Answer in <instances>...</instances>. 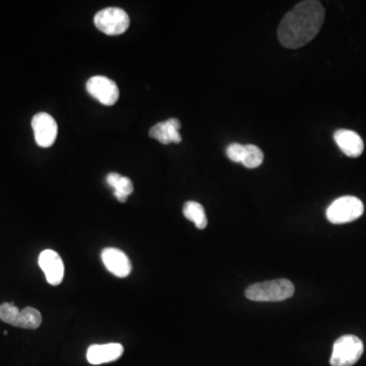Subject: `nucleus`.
Wrapping results in <instances>:
<instances>
[{"mask_svg":"<svg viewBox=\"0 0 366 366\" xmlns=\"http://www.w3.org/2000/svg\"><path fill=\"white\" fill-rule=\"evenodd\" d=\"M40 268L44 272L47 282L57 286L64 277V265L62 258L52 249H45L39 255Z\"/></svg>","mask_w":366,"mask_h":366,"instance_id":"8","label":"nucleus"},{"mask_svg":"<svg viewBox=\"0 0 366 366\" xmlns=\"http://www.w3.org/2000/svg\"><path fill=\"white\" fill-rule=\"evenodd\" d=\"M365 351L363 341L353 335L340 337L333 346L330 363L332 366H353Z\"/></svg>","mask_w":366,"mask_h":366,"instance_id":"3","label":"nucleus"},{"mask_svg":"<svg viewBox=\"0 0 366 366\" xmlns=\"http://www.w3.org/2000/svg\"><path fill=\"white\" fill-rule=\"evenodd\" d=\"M32 129L39 147H51L57 139V123L50 114L45 112L36 114L32 119Z\"/></svg>","mask_w":366,"mask_h":366,"instance_id":"7","label":"nucleus"},{"mask_svg":"<svg viewBox=\"0 0 366 366\" xmlns=\"http://www.w3.org/2000/svg\"><path fill=\"white\" fill-rule=\"evenodd\" d=\"M42 316L39 311L34 307H26L20 311L13 327L22 328V329L35 330L41 325Z\"/></svg>","mask_w":366,"mask_h":366,"instance_id":"15","label":"nucleus"},{"mask_svg":"<svg viewBox=\"0 0 366 366\" xmlns=\"http://www.w3.org/2000/svg\"><path fill=\"white\" fill-rule=\"evenodd\" d=\"M101 259L108 271L116 277H127L132 272V262L120 249L113 248L103 249Z\"/></svg>","mask_w":366,"mask_h":366,"instance_id":"9","label":"nucleus"},{"mask_svg":"<svg viewBox=\"0 0 366 366\" xmlns=\"http://www.w3.org/2000/svg\"><path fill=\"white\" fill-rule=\"evenodd\" d=\"M325 21V8L320 1L305 0L294 6L283 17L278 28L280 43L288 49H298L313 41Z\"/></svg>","mask_w":366,"mask_h":366,"instance_id":"1","label":"nucleus"},{"mask_svg":"<svg viewBox=\"0 0 366 366\" xmlns=\"http://www.w3.org/2000/svg\"><path fill=\"white\" fill-rule=\"evenodd\" d=\"M98 30L108 36H118L129 29V15L118 8H108L99 11L94 17Z\"/></svg>","mask_w":366,"mask_h":366,"instance_id":"5","label":"nucleus"},{"mask_svg":"<svg viewBox=\"0 0 366 366\" xmlns=\"http://www.w3.org/2000/svg\"><path fill=\"white\" fill-rule=\"evenodd\" d=\"M122 354L123 346L118 343L92 345L87 349V359L91 365H99L118 360Z\"/></svg>","mask_w":366,"mask_h":366,"instance_id":"11","label":"nucleus"},{"mask_svg":"<svg viewBox=\"0 0 366 366\" xmlns=\"http://www.w3.org/2000/svg\"><path fill=\"white\" fill-rule=\"evenodd\" d=\"M294 285L286 279L267 281L251 285L246 290V298L253 302H283L293 296Z\"/></svg>","mask_w":366,"mask_h":366,"instance_id":"2","label":"nucleus"},{"mask_svg":"<svg viewBox=\"0 0 366 366\" xmlns=\"http://www.w3.org/2000/svg\"><path fill=\"white\" fill-rule=\"evenodd\" d=\"M87 91L90 95L105 106H112L118 102L119 89L114 80L107 76H95L87 82Z\"/></svg>","mask_w":366,"mask_h":366,"instance_id":"6","label":"nucleus"},{"mask_svg":"<svg viewBox=\"0 0 366 366\" xmlns=\"http://www.w3.org/2000/svg\"><path fill=\"white\" fill-rule=\"evenodd\" d=\"M181 127V123L178 119L169 118L152 127L149 134L152 139L160 141L163 145L179 143L181 141V136L179 134Z\"/></svg>","mask_w":366,"mask_h":366,"instance_id":"12","label":"nucleus"},{"mask_svg":"<svg viewBox=\"0 0 366 366\" xmlns=\"http://www.w3.org/2000/svg\"><path fill=\"white\" fill-rule=\"evenodd\" d=\"M365 212V205L356 197H339L330 205L327 218L332 224H345L356 221Z\"/></svg>","mask_w":366,"mask_h":366,"instance_id":"4","label":"nucleus"},{"mask_svg":"<svg viewBox=\"0 0 366 366\" xmlns=\"http://www.w3.org/2000/svg\"><path fill=\"white\" fill-rule=\"evenodd\" d=\"M106 183L110 188H113L114 195L120 203H125L127 197L134 192V184L129 177L122 176L118 173H109Z\"/></svg>","mask_w":366,"mask_h":366,"instance_id":"13","label":"nucleus"},{"mask_svg":"<svg viewBox=\"0 0 366 366\" xmlns=\"http://www.w3.org/2000/svg\"><path fill=\"white\" fill-rule=\"evenodd\" d=\"M20 309L13 303H2L0 305V320L2 322L13 325L17 318Z\"/></svg>","mask_w":366,"mask_h":366,"instance_id":"17","label":"nucleus"},{"mask_svg":"<svg viewBox=\"0 0 366 366\" xmlns=\"http://www.w3.org/2000/svg\"><path fill=\"white\" fill-rule=\"evenodd\" d=\"M334 140L341 151L350 158L361 156L365 150L363 139L353 130L338 129L334 134Z\"/></svg>","mask_w":366,"mask_h":366,"instance_id":"10","label":"nucleus"},{"mask_svg":"<svg viewBox=\"0 0 366 366\" xmlns=\"http://www.w3.org/2000/svg\"><path fill=\"white\" fill-rule=\"evenodd\" d=\"M264 161V153L255 145H246V156H244V167L253 169L260 167Z\"/></svg>","mask_w":366,"mask_h":366,"instance_id":"16","label":"nucleus"},{"mask_svg":"<svg viewBox=\"0 0 366 366\" xmlns=\"http://www.w3.org/2000/svg\"><path fill=\"white\" fill-rule=\"evenodd\" d=\"M183 215L186 219L192 221L197 229H205L208 225L205 209L197 202H186L183 206Z\"/></svg>","mask_w":366,"mask_h":366,"instance_id":"14","label":"nucleus"},{"mask_svg":"<svg viewBox=\"0 0 366 366\" xmlns=\"http://www.w3.org/2000/svg\"><path fill=\"white\" fill-rule=\"evenodd\" d=\"M227 156L231 161L242 163L246 156V146L241 143H231L226 150Z\"/></svg>","mask_w":366,"mask_h":366,"instance_id":"18","label":"nucleus"}]
</instances>
